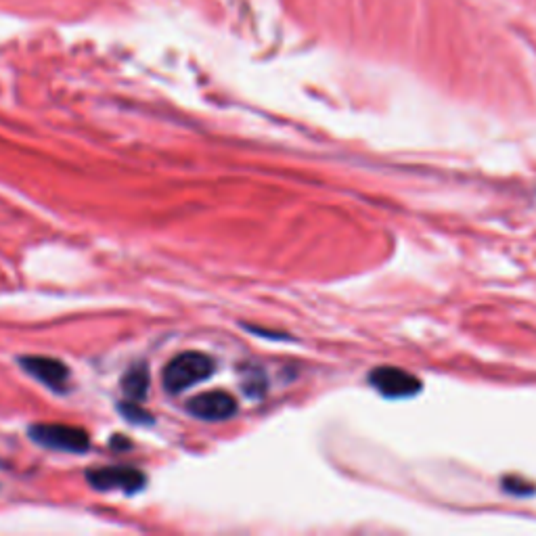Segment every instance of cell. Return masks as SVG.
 Returning <instances> with one entry per match:
<instances>
[{"mask_svg": "<svg viewBox=\"0 0 536 536\" xmlns=\"http://www.w3.org/2000/svg\"><path fill=\"white\" fill-rule=\"evenodd\" d=\"M214 373V361L208 354L183 352L174 356L162 373V384L168 394H181L201 382H206Z\"/></svg>", "mask_w": 536, "mask_h": 536, "instance_id": "cell-1", "label": "cell"}, {"mask_svg": "<svg viewBox=\"0 0 536 536\" xmlns=\"http://www.w3.org/2000/svg\"><path fill=\"white\" fill-rule=\"evenodd\" d=\"M30 438L44 449L61 453H86L91 446L88 432L76 426H63V423H38L30 428Z\"/></svg>", "mask_w": 536, "mask_h": 536, "instance_id": "cell-2", "label": "cell"}, {"mask_svg": "<svg viewBox=\"0 0 536 536\" xmlns=\"http://www.w3.org/2000/svg\"><path fill=\"white\" fill-rule=\"evenodd\" d=\"M86 480L95 490H101V493H107V490H120V493L126 495L141 493L147 482L143 472L126 465L93 469V472L86 474Z\"/></svg>", "mask_w": 536, "mask_h": 536, "instance_id": "cell-3", "label": "cell"}, {"mask_svg": "<svg viewBox=\"0 0 536 536\" xmlns=\"http://www.w3.org/2000/svg\"><path fill=\"white\" fill-rule=\"evenodd\" d=\"M187 411L201 421H229L237 415V400L222 390L197 394L187 402Z\"/></svg>", "mask_w": 536, "mask_h": 536, "instance_id": "cell-4", "label": "cell"}, {"mask_svg": "<svg viewBox=\"0 0 536 536\" xmlns=\"http://www.w3.org/2000/svg\"><path fill=\"white\" fill-rule=\"evenodd\" d=\"M371 386L386 398H411L421 390V382L407 371L396 367H379L369 375Z\"/></svg>", "mask_w": 536, "mask_h": 536, "instance_id": "cell-5", "label": "cell"}, {"mask_svg": "<svg viewBox=\"0 0 536 536\" xmlns=\"http://www.w3.org/2000/svg\"><path fill=\"white\" fill-rule=\"evenodd\" d=\"M19 363L36 382L51 388L53 392H65L67 384H70V369L65 363L51 359V356H26Z\"/></svg>", "mask_w": 536, "mask_h": 536, "instance_id": "cell-6", "label": "cell"}, {"mask_svg": "<svg viewBox=\"0 0 536 536\" xmlns=\"http://www.w3.org/2000/svg\"><path fill=\"white\" fill-rule=\"evenodd\" d=\"M149 386H151V375H149V367L145 363L132 365L122 377V390H124L128 400H134V402L145 400Z\"/></svg>", "mask_w": 536, "mask_h": 536, "instance_id": "cell-7", "label": "cell"}, {"mask_svg": "<svg viewBox=\"0 0 536 536\" xmlns=\"http://www.w3.org/2000/svg\"><path fill=\"white\" fill-rule=\"evenodd\" d=\"M241 388L245 390V394H248L250 398H260L266 394V388H268V382H266V375L262 371V367H243V373H241Z\"/></svg>", "mask_w": 536, "mask_h": 536, "instance_id": "cell-8", "label": "cell"}, {"mask_svg": "<svg viewBox=\"0 0 536 536\" xmlns=\"http://www.w3.org/2000/svg\"><path fill=\"white\" fill-rule=\"evenodd\" d=\"M120 413H122L128 421L139 423V426H143V423H151V415L139 405V402H134V400L122 402V405H120Z\"/></svg>", "mask_w": 536, "mask_h": 536, "instance_id": "cell-9", "label": "cell"}]
</instances>
